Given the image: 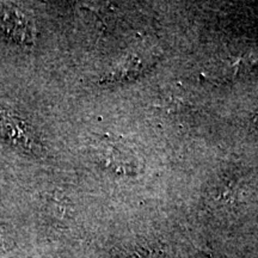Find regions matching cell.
<instances>
[{
	"label": "cell",
	"mask_w": 258,
	"mask_h": 258,
	"mask_svg": "<svg viewBox=\"0 0 258 258\" xmlns=\"http://www.w3.org/2000/svg\"><path fill=\"white\" fill-rule=\"evenodd\" d=\"M98 156L105 166L118 173H135L138 164L135 157L125 147L117 144H103Z\"/></svg>",
	"instance_id": "cell-1"
},
{
	"label": "cell",
	"mask_w": 258,
	"mask_h": 258,
	"mask_svg": "<svg viewBox=\"0 0 258 258\" xmlns=\"http://www.w3.org/2000/svg\"><path fill=\"white\" fill-rule=\"evenodd\" d=\"M0 128H2L3 137L10 139L14 144L19 146L32 150V137L29 133L28 128L18 118L12 117L9 114L0 116Z\"/></svg>",
	"instance_id": "cell-2"
}]
</instances>
